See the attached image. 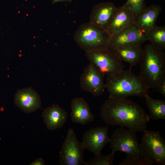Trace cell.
Here are the masks:
<instances>
[{"instance_id":"cell-18","label":"cell","mask_w":165,"mask_h":165,"mask_svg":"<svg viewBox=\"0 0 165 165\" xmlns=\"http://www.w3.org/2000/svg\"><path fill=\"white\" fill-rule=\"evenodd\" d=\"M113 50L123 61L129 64L130 68L140 64L143 56L141 45L135 44L125 46Z\"/></svg>"},{"instance_id":"cell-8","label":"cell","mask_w":165,"mask_h":165,"mask_svg":"<svg viewBox=\"0 0 165 165\" xmlns=\"http://www.w3.org/2000/svg\"><path fill=\"white\" fill-rule=\"evenodd\" d=\"M82 142L77 139L74 130L69 129L60 152L59 163L62 165H81L84 164Z\"/></svg>"},{"instance_id":"cell-25","label":"cell","mask_w":165,"mask_h":165,"mask_svg":"<svg viewBox=\"0 0 165 165\" xmlns=\"http://www.w3.org/2000/svg\"><path fill=\"white\" fill-rule=\"evenodd\" d=\"M31 165H44L45 162L41 158L36 159L31 163Z\"/></svg>"},{"instance_id":"cell-15","label":"cell","mask_w":165,"mask_h":165,"mask_svg":"<svg viewBox=\"0 0 165 165\" xmlns=\"http://www.w3.org/2000/svg\"><path fill=\"white\" fill-rule=\"evenodd\" d=\"M135 14L130 8L123 5L118 9L106 29L111 36L134 25Z\"/></svg>"},{"instance_id":"cell-10","label":"cell","mask_w":165,"mask_h":165,"mask_svg":"<svg viewBox=\"0 0 165 165\" xmlns=\"http://www.w3.org/2000/svg\"><path fill=\"white\" fill-rule=\"evenodd\" d=\"M108 130L107 126L97 127L85 132L82 142L85 149L95 155L101 154L102 149L110 141Z\"/></svg>"},{"instance_id":"cell-26","label":"cell","mask_w":165,"mask_h":165,"mask_svg":"<svg viewBox=\"0 0 165 165\" xmlns=\"http://www.w3.org/2000/svg\"><path fill=\"white\" fill-rule=\"evenodd\" d=\"M72 0H52V2L53 4L55 3L59 2H71Z\"/></svg>"},{"instance_id":"cell-17","label":"cell","mask_w":165,"mask_h":165,"mask_svg":"<svg viewBox=\"0 0 165 165\" xmlns=\"http://www.w3.org/2000/svg\"><path fill=\"white\" fill-rule=\"evenodd\" d=\"M68 115L64 109L54 104L44 109L42 117L47 128L50 130H53L63 126Z\"/></svg>"},{"instance_id":"cell-7","label":"cell","mask_w":165,"mask_h":165,"mask_svg":"<svg viewBox=\"0 0 165 165\" xmlns=\"http://www.w3.org/2000/svg\"><path fill=\"white\" fill-rule=\"evenodd\" d=\"M90 63L104 76L113 74L123 70L122 61L112 49L85 52Z\"/></svg>"},{"instance_id":"cell-20","label":"cell","mask_w":165,"mask_h":165,"mask_svg":"<svg viewBox=\"0 0 165 165\" xmlns=\"http://www.w3.org/2000/svg\"><path fill=\"white\" fill-rule=\"evenodd\" d=\"M146 41L163 50L165 49V27L155 25L145 33Z\"/></svg>"},{"instance_id":"cell-23","label":"cell","mask_w":165,"mask_h":165,"mask_svg":"<svg viewBox=\"0 0 165 165\" xmlns=\"http://www.w3.org/2000/svg\"><path fill=\"white\" fill-rule=\"evenodd\" d=\"M152 164L142 156L137 158L127 157L119 165H151Z\"/></svg>"},{"instance_id":"cell-1","label":"cell","mask_w":165,"mask_h":165,"mask_svg":"<svg viewBox=\"0 0 165 165\" xmlns=\"http://www.w3.org/2000/svg\"><path fill=\"white\" fill-rule=\"evenodd\" d=\"M101 116L108 125L125 127L136 132L146 130L150 119L140 106L127 98H109L101 108Z\"/></svg>"},{"instance_id":"cell-14","label":"cell","mask_w":165,"mask_h":165,"mask_svg":"<svg viewBox=\"0 0 165 165\" xmlns=\"http://www.w3.org/2000/svg\"><path fill=\"white\" fill-rule=\"evenodd\" d=\"M162 9L160 6L155 4L145 7L140 13L135 14L134 25L138 30L146 33L156 25Z\"/></svg>"},{"instance_id":"cell-22","label":"cell","mask_w":165,"mask_h":165,"mask_svg":"<svg viewBox=\"0 0 165 165\" xmlns=\"http://www.w3.org/2000/svg\"><path fill=\"white\" fill-rule=\"evenodd\" d=\"M123 5L130 9L135 14L140 13L145 7V0H127Z\"/></svg>"},{"instance_id":"cell-5","label":"cell","mask_w":165,"mask_h":165,"mask_svg":"<svg viewBox=\"0 0 165 165\" xmlns=\"http://www.w3.org/2000/svg\"><path fill=\"white\" fill-rule=\"evenodd\" d=\"M140 143L142 156L152 164H165V141L157 131L144 132Z\"/></svg>"},{"instance_id":"cell-2","label":"cell","mask_w":165,"mask_h":165,"mask_svg":"<svg viewBox=\"0 0 165 165\" xmlns=\"http://www.w3.org/2000/svg\"><path fill=\"white\" fill-rule=\"evenodd\" d=\"M131 70L123 69L107 75L105 86L109 98L122 99L131 96L142 98L148 94L149 88Z\"/></svg>"},{"instance_id":"cell-24","label":"cell","mask_w":165,"mask_h":165,"mask_svg":"<svg viewBox=\"0 0 165 165\" xmlns=\"http://www.w3.org/2000/svg\"><path fill=\"white\" fill-rule=\"evenodd\" d=\"M158 92L163 96H165V81L161 83L159 86L154 91Z\"/></svg>"},{"instance_id":"cell-3","label":"cell","mask_w":165,"mask_h":165,"mask_svg":"<svg viewBox=\"0 0 165 165\" xmlns=\"http://www.w3.org/2000/svg\"><path fill=\"white\" fill-rule=\"evenodd\" d=\"M143 50L138 76L149 89H156L165 81V53L151 43L146 45Z\"/></svg>"},{"instance_id":"cell-16","label":"cell","mask_w":165,"mask_h":165,"mask_svg":"<svg viewBox=\"0 0 165 165\" xmlns=\"http://www.w3.org/2000/svg\"><path fill=\"white\" fill-rule=\"evenodd\" d=\"M71 116L74 123L85 125L94 120L88 103L82 97H77L72 101Z\"/></svg>"},{"instance_id":"cell-4","label":"cell","mask_w":165,"mask_h":165,"mask_svg":"<svg viewBox=\"0 0 165 165\" xmlns=\"http://www.w3.org/2000/svg\"><path fill=\"white\" fill-rule=\"evenodd\" d=\"M111 37L106 29L89 22L78 27L74 39L79 47L86 52L108 48Z\"/></svg>"},{"instance_id":"cell-11","label":"cell","mask_w":165,"mask_h":165,"mask_svg":"<svg viewBox=\"0 0 165 165\" xmlns=\"http://www.w3.org/2000/svg\"><path fill=\"white\" fill-rule=\"evenodd\" d=\"M146 41L145 34L133 25L113 35L109 42V48L113 49L130 45H141Z\"/></svg>"},{"instance_id":"cell-9","label":"cell","mask_w":165,"mask_h":165,"mask_svg":"<svg viewBox=\"0 0 165 165\" xmlns=\"http://www.w3.org/2000/svg\"><path fill=\"white\" fill-rule=\"evenodd\" d=\"M104 76L89 63L84 68L80 78L81 88L94 97L101 95L105 89Z\"/></svg>"},{"instance_id":"cell-12","label":"cell","mask_w":165,"mask_h":165,"mask_svg":"<svg viewBox=\"0 0 165 165\" xmlns=\"http://www.w3.org/2000/svg\"><path fill=\"white\" fill-rule=\"evenodd\" d=\"M14 102L17 107L26 113L35 111L41 105L39 94L32 87L18 90L14 96Z\"/></svg>"},{"instance_id":"cell-13","label":"cell","mask_w":165,"mask_h":165,"mask_svg":"<svg viewBox=\"0 0 165 165\" xmlns=\"http://www.w3.org/2000/svg\"><path fill=\"white\" fill-rule=\"evenodd\" d=\"M118 9L111 2H101L95 5L90 15V22L106 29Z\"/></svg>"},{"instance_id":"cell-19","label":"cell","mask_w":165,"mask_h":165,"mask_svg":"<svg viewBox=\"0 0 165 165\" xmlns=\"http://www.w3.org/2000/svg\"><path fill=\"white\" fill-rule=\"evenodd\" d=\"M144 97L150 113V118L154 120L165 119V101L153 99L147 94Z\"/></svg>"},{"instance_id":"cell-21","label":"cell","mask_w":165,"mask_h":165,"mask_svg":"<svg viewBox=\"0 0 165 165\" xmlns=\"http://www.w3.org/2000/svg\"><path fill=\"white\" fill-rule=\"evenodd\" d=\"M115 152L112 151L109 154L102 155L101 154L95 155V157L85 162V165H112L114 163V155Z\"/></svg>"},{"instance_id":"cell-6","label":"cell","mask_w":165,"mask_h":165,"mask_svg":"<svg viewBox=\"0 0 165 165\" xmlns=\"http://www.w3.org/2000/svg\"><path fill=\"white\" fill-rule=\"evenodd\" d=\"M109 142L112 151L115 152H125L129 158L142 156L136 132L131 130L123 127L116 129L110 138Z\"/></svg>"}]
</instances>
